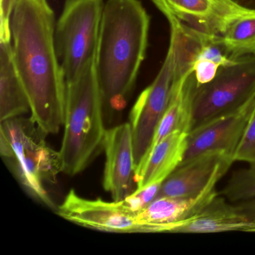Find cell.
Listing matches in <instances>:
<instances>
[{
    "mask_svg": "<svg viewBox=\"0 0 255 255\" xmlns=\"http://www.w3.org/2000/svg\"><path fill=\"white\" fill-rule=\"evenodd\" d=\"M150 17L140 0H107L97 50L106 122L128 105L148 45Z\"/></svg>",
    "mask_w": 255,
    "mask_h": 255,
    "instance_id": "cell-2",
    "label": "cell"
},
{
    "mask_svg": "<svg viewBox=\"0 0 255 255\" xmlns=\"http://www.w3.org/2000/svg\"><path fill=\"white\" fill-rule=\"evenodd\" d=\"M219 194L216 186L195 197H160L135 213L141 233L159 234L164 225L191 217L211 202Z\"/></svg>",
    "mask_w": 255,
    "mask_h": 255,
    "instance_id": "cell-14",
    "label": "cell"
},
{
    "mask_svg": "<svg viewBox=\"0 0 255 255\" xmlns=\"http://www.w3.org/2000/svg\"><path fill=\"white\" fill-rule=\"evenodd\" d=\"M188 133L174 131L152 147L139 166L134 180L136 189L162 183L182 163L187 147Z\"/></svg>",
    "mask_w": 255,
    "mask_h": 255,
    "instance_id": "cell-15",
    "label": "cell"
},
{
    "mask_svg": "<svg viewBox=\"0 0 255 255\" xmlns=\"http://www.w3.org/2000/svg\"><path fill=\"white\" fill-rule=\"evenodd\" d=\"M220 68L218 64L212 61L202 59H196L192 67V72L195 76L197 84L203 85L210 83L217 75Z\"/></svg>",
    "mask_w": 255,
    "mask_h": 255,
    "instance_id": "cell-21",
    "label": "cell"
},
{
    "mask_svg": "<svg viewBox=\"0 0 255 255\" xmlns=\"http://www.w3.org/2000/svg\"><path fill=\"white\" fill-rule=\"evenodd\" d=\"M29 111V99L14 64L11 41L0 42V121Z\"/></svg>",
    "mask_w": 255,
    "mask_h": 255,
    "instance_id": "cell-16",
    "label": "cell"
},
{
    "mask_svg": "<svg viewBox=\"0 0 255 255\" xmlns=\"http://www.w3.org/2000/svg\"><path fill=\"white\" fill-rule=\"evenodd\" d=\"M255 98V55H249L221 67L210 83L198 85L195 80L190 131L212 119L240 110Z\"/></svg>",
    "mask_w": 255,
    "mask_h": 255,
    "instance_id": "cell-6",
    "label": "cell"
},
{
    "mask_svg": "<svg viewBox=\"0 0 255 255\" xmlns=\"http://www.w3.org/2000/svg\"><path fill=\"white\" fill-rule=\"evenodd\" d=\"M234 162H244L255 168V107L234 155Z\"/></svg>",
    "mask_w": 255,
    "mask_h": 255,
    "instance_id": "cell-19",
    "label": "cell"
},
{
    "mask_svg": "<svg viewBox=\"0 0 255 255\" xmlns=\"http://www.w3.org/2000/svg\"><path fill=\"white\" fill-rule=\"evenodd\" d=\"M63 127L59 150L62 172L76 175L89 165L102 147L107 130L97 74V52L78 77L66 82Z\"/></svg>",
    "mask_w": 255,
    "mask_h": 255,
    "instance_id": "cell-3",
    "label": "cell"
},
{
    "mask_svg": "<svg viewBox=\"0 0 255 255\" xmlns=\"http://www.w3.org/2000/svg\"><path fill=\"white\" fill-rule=\"evenodd\" d=\"M242 6L255 10V0H234Z\"/></svg>",
    "mask_w": 255,
    "mask_h": 255,
    "instance_id": "cell-24",
    "label": "cell"
},
{
    "mask_svg": "<svg viewBox=\"0 0 255 255\" xmlns=\"http://www.w3.org/2000/svg\"><path fill=\"white\" fill-rule=\"evenodd\" d=\"M17 0H0V42L11 41V14Z\"/></svg>",
    "mask_w": 255,
    "mask_h": 255,
    "instance_id": "cell-22",
    "label": "cell"
},
{
    "mask_svg": "<svg viewBox=\"0 0 255 255\" xmlns=\"http://www.w3.org/2000/svg\"><path fill=\"white\" fill-rule=\"evenodd\" d=\"M230 231L255 233V221L243 214L235 204L218 195L196 214L164 225L159 233L214 234Z\"/></svg>",
    "mask_w": 255,
    "mask_h": 255,
    "instance_id": "cell-13",
    "label": "cell"
},
{
    "mask_svg": "<svg viewBox=\"0 0 255 255\" xmlns=\"http://www.w3.org/2000/svg\"><path fill=\"white\" fill-rule=\"evenodd\" d=\"M56 214L76 225L103 232L141 233L135 213L128 210L122 201L88 199L74 189L69 191L56 208Z\"/></svg>",
    "mask_w": 255,
    "mask_h": 255,
    "instance_id": "cell-9",
    "label": "cell"
},
{
    "mask_svg": "<svg viewBox=\"0 0 255 255\" xmlns=\"http://www.w3.org/2000/svg\"><path fill=\"white\" fill-rule=\"evenodd\" d=\"M227 201L235 204L255 198V168L235 171L222 191Z\"/></svg>",
    "mask_w": 255,
    "mask_h": 255,
    "instance_id": "cell-18",
    "label": "cell"
},
{
    "mask_svg": "<svg viewBox=\"0 0 255 255\" xmlns=\"http://www.w3.org/2000/svg\"><path fill=\"white\" fill-rule=\"evenodd\" d=\"M235 206L249 219L255 221V198L243 202L235 203Z\"/></svg>",
    "mask_w": 255,
    "mask_h": 255,
    "instance_id": "cell-23",
    "label": "cell"
},
{
    "mask_svg": "<svg viewBox=\"0 0 255 255\" xmlns=\"http://www.w3.org/2000/svg\"><path fill=\"white\" fill-rule=\"evenodd\" d=\"M162 183L150 185L140 190H135L122 200L125 207L130 211L136 213L150 204L157 198Z\"/></svg>",
    "mask_w": 255,
    "mask_h": 255,
    "instance_id": "cell-20",
    "label": "cell"
},
{
    "mask_svg": "<svg viewBox=\"0 0 255 255\" xmlns=\"http://www.w3.org/2000/svg\"><path fill=\"white\" fill-rule=\"evenodd\" d=\"M104 0H65L55 27V45L65 82L74 80L98 50Z\"/></svg>",
    "mask_w": 255,
    "mask_h": 255,
    "instance_id": "cell-5",
    "label": "cell"
},
{
    "mask_svg": "<svg viewBox=\"0 0 255 255\" xmlns=\"http://www.w3.org/2000/svg\"><path fill=\"white\" fill-rule=\"evenodd\" d=\"M217 41L233 60L255 55V15L236 20Z\"/></svg>",
    "mask_w": 255,
    "mask_h": 255,
    "instance_id": "cell-17",
    "label": "cell"
},
{
    "mask_svg": "<svg viewBox=\"0 0 255 255\" xmlns=\"http://www.w3.org/2000/svg\"><path fill=\"white\" fill-rule=\"evenodd\" d=\"M105 152L103 186L119 201L132 193L135 171L133 140L129 123L116 125L107 129L102 144Z\"/></svg>",
    "mask_w": 255,
    "mask_h": 255,
    "instance_id": "cell-12",
    "label": "cell"
},
{
    "mask_svg": "<svg viewBox=\"0 0 255 255\" xmlns=\"http://www.w3.org/2000/svg\"><path fill=\"white\" fill-rule=\"evenodd\" d=\"M162 14L210 36H220L236 20L255 15V10L234 0H151Z\"/></svg>",
    "mask_w": 255,
    "mask_h": 255,
    "instance_id": "cell-8",
    "label": "cell"
},
{
    "mask_svg": "<svg viewBox=\"0 0 255 255\" xmlns=\"http://www.w3.org/2000/svg\"><path fill=\"white\" fill-rule=\"evenodd\" d=\"M255 107V98L240 110L191 130L183 161L207 152H220L233 159Z\"/></svg>",
    "mask_w": 255,
    "mask_h": 255,
    "instance_id": "cell-10",
    "label": "cell"
},
{
    "mask_svg": "<svg viewBox=\"0 0 255 255\" xmlns=\"http://www.w3.org/2000/svg\"><path fill=\"white\" fill-rule=\"evenodd\" d=\"M0 132L11 144L12 156L6 161L20 184L35 200L56 210L45 184L56 183L62 172V159L59 151L47 144V134L31 118L20 116L1 122Z\"/></svg>",
    "mask_w": 255,
    "mask_h": 255,
    "instance_id": "cell-4",
    "label": "cell"
},
{
    "mask_svg": "<svg viewBox=\"0 0 255 255\" xmlns=\"http://www.w3.org/2000/svg\"><path fill=\"white\" fill-rule=\"evenodd\" d=\"M234 162L220 152H207L183 161L162 183L157 198L198 196L216 186Z\"/></svg>",
    "mask_w": 255,
    "mask_h": 255,
    "instance_id": "cell-11",
    "label": "cell"
},
{
    "mask_svg": "<svg viewBox=\"0 0 255 255\" xmlns=\"http://www.w3.org/2000/svg\"><path fill=\"white\" fill-rule=\"evenodd\" d=\"M183 79L180 77L175 50L169 44L157 76L140 94L129 113L135 169L148 153L158 125L169 104L174 86Z\"/></svg>",
    "mask_w": 255,
    "mask_h": 255,
    "instance_id": "cell-7",
    "label": "cell"
},
{
    "mask_svg": "<svg viewBox=\"0 0 255 255\" xmlns=\"http://www.w3.org/2000/svg\"><path fill=\"white\" fill-rule=\"evenodd\" d=\"M56 17L47 0H17L10 21L14 64L26 90L31 119L56 134L65 119V76L55 45Z\"/></svg>",
    "mask_w": 255,
    "mask_h": 255,
    "instance_id": "cell-1",
    "label": "cell"
}]
</instances>
